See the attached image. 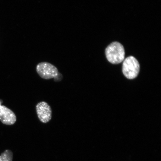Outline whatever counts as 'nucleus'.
Instances as JSON below:
<instances>
[{"mask_svg": "<svg viewBox=\"0 0 161 161\" xmlns=\"http://www.w3.org/2000/svg\"><path fill=\"white\" fill-rule=\"evenodd\" d=\"M36 111L38 118L43 123H47L51 120L52 110L47 103L43 101L37 103L36 106Z\"/></svg>", "mask_w": 161, "mask_h": 161, "instance_id": "obj_4", "label": "nucleus"}, {"mask_svg": "<svg viewBox=\"0 0 161 161\" xmlns=\"http://www.w3.org/2000/svg\"><path fill=\"white\" fill-rule=\"evenodd\" d=\"M140 69L139 63L135 58L130 56L124 60L122 72L129 79H133L137 76Z\"/></svg>", "mask_w": 161, "mask_h": 161, "instance_id": "obj_2", "label": "nucleus"}, {"mask_svg": "<svg viewBox=\"0 0 161 161\" xmlns=\"http://www.w3.org/2000/svg\"><path fill=\"white\" fill-rule=\"evenodd\" d=\"M36 69L40 77L45 80L55 78L60 74L55 66L47 62H40L36 66Z\"/></svg>", "mask_w": 161, "mask_h": 161, "instance_id": "obj_3", "label": "nucleus"}, {"mask_svg": "<svg viewBox=\"0 0 161 161\" xmlns=\"http://www.w3.org/2000/svg\"><path fill=\"white\" fill-rule=\"evenodd\" d=\"M105 54L108 61L114 64L123 61L125 56L124 46L118 42H113L108 45L106 48Z\"/></svg>", "mask_w": 161, "mask_h": 161, "instance_id": "obj_1", "label": "nucleus"}, {"mask_svg": "<svg viewBox=\"0 0 161 161\" xmlns=\"http://www.w3.org/2000/svg\"><path fill=\"white\" fill-rule=\"evenodd\" d=\"M3 101L0 99V120L6 125H13L17 121L14 113L5 106L2 105Z\"/></svg>", "mask_w": 161, "mask_h": 161, "instance_id": "obj_5", "label": "nucleus"}, {"mask_svg": "<svg viewBox=\"0 0 161 161\" xmlns=\"http://www.w3.org/2000/svg\"><path fill=\"white\" fill-rule=\"evenodd\" d=\"M13 153L10 150H7L0 155V161H13Z\"/></svg>", "mask_w": 161, "mask_h": 161, "instance_id": "obj_6", "label": "nucleus"}]
</instances>
